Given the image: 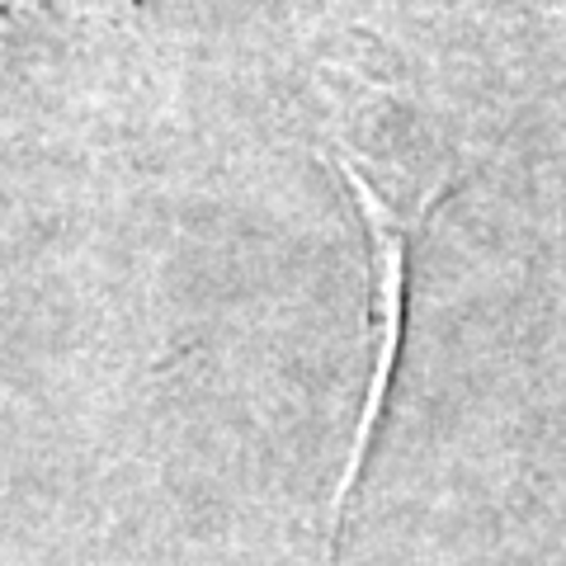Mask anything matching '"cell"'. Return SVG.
I'll return each instance as SVG.
<instances>
[{"label":"cell","mask_w":566,"mask_h":566,"mask_svg":"<svg viewBox=\"0 0 566 566\" xmlns=\"http://www.w3.org/2000/svg\"><path fill=\"white\" fill-rule=\"evenodd\" d=\"M349 193L359 199V212L368 222V237H374V255H378V289H382V354H378V374H374V392H368L359 434H354V458L345 468V482L335 491V515H331V562L340 566V547H345V528H349V501L359 491V476L374 458V439L378 424L387 420V401H392V382H397V354L406 340V293H411V241H416V222H401L392 208H387L374 185L364 180L354 166H340Z\"/></svg>","instance_id":"6da1fadb"}]
</instances>
